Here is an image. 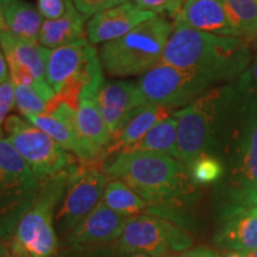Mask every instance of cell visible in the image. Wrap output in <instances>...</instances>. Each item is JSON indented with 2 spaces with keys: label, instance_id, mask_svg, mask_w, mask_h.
Instances as JSON below:
<instances>
[{
  "label": "cell",
  "instance_id": "obj_11",
  "mask_svg": "<svg viewBox=\"0 0 257 257\" xmlns=\"http://www.w3.org/2000/svg\"><path fill=\"white\" fill-rule=\"evenodd\" d=\"M172 224L170 220L149 213L130 217L119 239L113 243L123 252L163 257L170 249L168 233Z\"/></svg>",
  "mask_w": 257,
  "mask_h": 257
},
{
  "label": "cell",
  "instance_id": "obj_24",
  "mask_svg": "<svg viewBox=\"0 0 257 257\" xmlns=\"http://www.w3.org/2000/svg\"><path fill=\"white\" fill-rule=\"evenodd\" d=\"M155 152L178 159V118L173 113L144 136L126 152ZM179 160V159H178Z\"/></svg>",
  "mask_w": 257,
  "mask_h": 257
},
{
  "label": "cell",
  "instance_id": "obj_43",
  "mask_svg": "<svg viewBox=\"0 0 257 257\" xmlns=\"http://www.w3.org/2000/svg\"><path fill=\"white\" fill-rule=\"evenodd\" d=\"M9 257H24V256H18V255H14V253H10Z\"/></svg>",
  "mask_w": 257,
  "mask_h": 257
},
{
  "label": "cell",
  "instance_id": "obj_26",
  "mask_svg": "<svg viewBox=\"0 0 257 257\" xmlns=\"http://www.w3.org/2000/svg\"><path fill=\"white\" fill-rule=\"evenodd\" d=\"M101 201L112 211L127 218L147 213L149 208V204L142 197L118 179H112L108 181Z\"/></svg>",
  "mask_w": 257,
  "mask_h": 257
},
{
  "label": "cell",
  "instance_id": "obj_38",
  "mask_svg": "<svg viewBox=\"0 0 257 257\" xmlns=\"http://www.w3.org/2000/svg\"><path fill=\"white\" fill-rule=\"evenodd\" d=\"M227 257H257V249L250 252H232Z\"/></svg>",
  "mask_w": 257,
  "mask_h": 257
},
{
  "label": "cell",
  "instance_id": "obj_21",
  "mask_svg": "<svg viewBox=\"0 0 257 257\" xmlns=\"http://www.w3.org/2000/svg\"><path fill=\"white\" fill-rule=\"evenodd\" d=\"M67 2V11L62 17L55 21H44L42 24L38 44L47 49L68 46L74 42L83 40L86 18L75 9L72 0Z\"/></svg>",
  "mask_w": 257,
  "mask_h": 257
},
{
  "label": "cell",
  "instance_id": "obj_44",
  "mask_svg": "<svg viewBox=\"0 0 257 257\" xmlns=\"http://www.w3.org/2000/svg\"><path fill=\"white\" fill-rule=\"evenodd\" d=\"M178 257H186L185 255H182V256H178Z\"/></svg>",
  "mask_w": 257,
  "mask_h": 257
},
{
  "label": "cell",
  "instance_id": "obj_41",
  "mask_svg": "<svg viewBox=\"0 0 257 257\" xmlns=\"http://www.w3.org/2000/svg\"><path fill=\"white\" fill-rule=\"evenodd\" d=\"M6 30V24H5V18H4V14L0 10V32Z\"/></svg>",
  "mask_w": 257,
  "mask_h": 257
},
{
  "label": "cell",
  "instance_id": "obj_10",
  "mask_svg": "<svg viewBox=\"0 0 257 257\" xmlns=\"http://www.w3.org/2000/svg\"><path fill=\"white\" fill-rule=\"evenodd\" d=\"M99 54L87 40L51 49L47 61V82L59 93L68 80L80 78L85 81L81 96H98L104 85Z\"/></svg>",
  "mask_w": 257,
  "mask_h": 257
},
{
  "label": "cell",
  "instance_id": "obj_42",
  "mask_svg": "<svg viewBox=\"0 0 257 257\" xmlns=\"http://www.w3.org/2000/svg\"><path fill=\"white\" fill-rule=\"evenodd\" d=\"M14 2L15 0H0V10H2V11H4V10Z\"/></svg>",
  "mask_w": 257,
  "mask_h": 257
},
{
  "label": "cell",
  "instance_id": "obj_32",
  "mask_svg": "<svg viewBox=\"0 0 257 257\" xmlns=\"http://www.w3.org/2000/svg\"><path fill=\"white\" fill-rule=\"evenodd\" d=\"M74 6L85 18L93 17L99 12L114 8L128 0H72Z\"/></svg>",
  "mask_w": 257,
  "mask_h": 257
},
{
  "label": "cell",
  "instance_id": "obj_3",
  "mask_svg": "<svg viewBox=\"0 0 257 257\" xmlns=\"http://www.w3.org/2000/svg\"><path fill=\"white\" fill-rule=\"evenodd\" d=\"M173 24L161 63L206 72L219 82L237 81L251 63L253 51L245 38L212 35Z\"/></svg>",
  "mask_w": 257,
  "mask_h": 257
},
{
  "label": "cell",
  "instance_id": "obj_5",
  "mask_svg": "<svg viewBox=\"0 0 257 257\" xmlns=\"http://www.w3.org/2000/svg\"><path fill=\"white\" fill-rule=\"evenodd\" d=\"M72 166L41 182L36 197L16 226L14 239L8 244L10 253L24 257L56 256L59 237L54 227V213L63 199Z\"/></svg>",
  "mask_w": 257,
  "mask_h": 257
},
{
  "label": "cell",
  "instance_id": "obj_2",
  "mask_svg": "<svg viewBox=\"0 0 257 257\" xmlns=\"http://www.w3.org/2000/svg\"><path fill=\"white\" fill-rule=\"evenodd\" d=\"M217 150H223L230 157L223 214L256 206L257 94L237 93Z\"/></svg>",
  "mask_w": 257,
  "mask_h": 257
},
{
  "label": "cell",
  "instance_id": "obj_25",
  "mask_svg": "<svg viewBox=\"0 0 257 257\" xmlns=\"http://www.w3.org/2000/svg\"><path fill=\"white\" fill-rule=\"evenodd\" d=\"M24 119L47 134L66 152H72L76 159H81V146L75 131V124L69 123L54 114L28 115Z\"/></svg>",
  "mask_w": 257,
  "mask_h": 257
},
{
  "label": "cell",
  "instance_id": "obj_19",
  "mask_svg": "<svg viewBox=\"0 0 257 257\" xmlns=\"http://www.w3.org/2000/svg\"><path fill=\"white\" fill-rule=\"evenodd\" d=\"M217 248L231 252H250L257 249V205L223 214L214 233Z\"/></svg>",
  "mask_w": 257,
  "mask_h": 257
},
{
  "label": "cell",
  "instance_id": "obj_4",
  "mask_svg": "<svg viewBox=\"0 0 257 257\" xmlns=\"http://www.w3.org/2000/svg\"><path fill=\"white\" fill-rule=\"evenodd\" d=\"M237 93L234 85L213 87L174 112L178 118V159L186 167L197 157L216 152Z\"/></svg>",
  "mask_w": 257,
  "mask_h": 257
},
{
  "label": "cell",
  "instance_id": "obj_16",
  "mask_svg": "<svg viewBox=\"0 0 257 257\" xmlns=\"http://www.w3.org/2000/svg\"><path fill=\"white\" fill-rule=\"evenodd\" d=\"M173 23L221 36L240 37L221 0H186L173 16Z\"/></svg>",
  "mask_w": 257,
  "mask_h": 257
},
{
  "label": "cell",
  "instance_id": "obj_27",
  "mask_svg": "<svg viewBox=\"0 0 257 257\" xmlns=\"http://www.w3.org/2000/svg\"><path fill=\"white\" fill-rule=\"evenodd\" d=\"M239 36L250 40L257 27V0H221Z\"/></svg>",
  "mask_w": 257,
  "mask_h": 257
},
{
  "label": "cell",
  "instance_id": "obj_17",
  "mask_svg": "<svg viewBox=\"0 0 257 257\" xmlns=\"http://www.w3.org/2000/svg\"><path fill=\"white\" fill-rule=\"evenodd\" d=\"M173 111V108L162 105H143L138 107L126 124L111 137L110 143L94 162L105 165L112 155L126 152L140 142L156 124L174 113Z\"/></svg>",
  "mask_w": 257,
  "mask_h": 257
},
{
  "label": "cell",
  "instance_id": "obj_8",
  "mask_svg": "<svg viewBox=\"0 0 257 257\" xmlns=\"http://www.w3.org/2000/svg\"><path fill=\"white\" fill-rule=\"evenodd\" d=\"M3 131L41 182L63 172L78 161L23 117L9 115Z\"/></svg>",
  "mask_w": 257,
  "mask_h": 257
},
{
  "label": "cell",
  "instance_id": "obj_36",
  "mask_svg": "<svg viewBox=\"0 0 257 257\" xmlns=\"http://www.w3.org/2000/svg\"><path fill=\"white\" fill-rule=\"evenodd\" d=\"M185 256L186 257H221L219 253L213 251V250L208 248H202V246L189 250V251L185 253Z\"/></svg>",
  "mask_w": 257,
  "mask_h": 257
},
{
  "label": "cell",
  "instance_id": "obj_20",
  "mask_svg": "<svg viewBox=\"0 0 257 257\" xmlns=\"http://www.w3.org/2000/svg\"><path fill=\"white\" fill-rule=\"evenodd\" d=\"M37 192H25L0 168V238L6 245L14 239L16 226Z\"/></svg>",
  "mask_w": 257,
  "mask_h": 257
},
{
  "label": "cell",
  "instance_id": "obj_22",
  "mask_svg": "<svg viewBox=\"0 0 257 257\" xmlns=\"http://www.w3.org/2000/svg\"><path fill=\"white\" fill-rule=\"evenodd\" d=\"M6 30L22 40L38 43L43 18L37 8L25 0H15L4 11Z\"/></svg>",
  "mask_w": 257,
  "mask_h": 257
},
{
  "label": "cell",
  "instance_id": "obj_40",
  "mask_svg": "<svg viewBox=\"0 0 257 257\" xmlns=\"http://www.w3.org/2000/svg\"><path fill=\"white\" fill-rule=\"evenodd\" d=\"M10 255V250L8 248V245L3 242L2 238H0V257H9Z\"/></svg>",
  "mask_w": 257,
  "mask_h": 257
},
{
  "label": "cell",
  "instance_id": "obj_37",
  "mask_svg": "<svg viewBox=\"0 0 257 257\" xmlns=\"http://www.w3.org/2000/svg\"><path fill=\"white\" fill-rule=\"evenodd\" d=\"M10 78V73H9V66L8 62H6L5 55L3 53L2 47H0V85L8 80Z\"/></svg>",
  "mask_w": 257,
  "mask_h": 257
},
{
  "label": "cell",
  "instance_id": "obj_30",
  "mask_svg": "<svg viewBox=\"0 0 257 257\" xmlns=\"http://www.w3.org/2000/svg\"><path fill=\"white\" fill-rule=\"evenodd\" d=\"M57 257H140V252H123L114 243L91 246H68Z\"/></svg>",
  "mask_w": 257,
  "mask_h": 257
},
{
  "label": "cell",
  "instance_id": "obj_35",
  "mask_svg": "<svg viewBox=\"0 0 257 257\" xmlns=\"http://www.w3.org/2000/svg\"><path fill=\"white\" fill-rule=\"evenodd\" d=\"M236 88L243 93L257 94V55H253L251 63L234 83Z\"/></svg>",
  "mask_w": 257,
  "mask_h": 257
},
{
  "label": "cell",
  "instance_id": "obj_9",
  "mask_svg": "<svg viewBox=\"0 0 257 257\" xmlns=\"http://www.w3.org/2000/svg\"><path fill=\"white\" fill-rule=\"evenodd\" d=\"M102 167L104 165L100 163L80 160L72 166L68 185L55 219L56 229L64 238L101 200L106 185L111 180Z\"/></svg>",
  "mask_w": 257,
  "mask_h": 257
},
{
  "label": "cell",
  "instance_id": "obj_18",
  "mask_svg": "<svg viewBox=\"0 0 257 257\" xmlns=\"http://www.w3.org/2000/svg\"><path fill=\"white\" fill-rule=\"evenodd\" d=\"M0 47L6 62L18 63L30 70L40 85L43 98L47 101L51 100L55 92L47 82V61L50 49L43 48L35 42L16 37L8 30L0 32Z\"/></svg>",
  "mask_w": 257,
  "mask_h": 257
},
{
  "label": "cell",
  "instance_id": "obj_31",
  "mask_svg": "<svg viewBox=\"0 0 257 257\" xmlns=\"http://www.w3.org/2000/svg\"><path fill=\"white\" fill-rule=\"evenodd\" d=\"M186 0H133L138 8L156 15L168 14L173 17L181 9Z\"/></svg>",
  "mask_w": 257,
  "mask_h": 257
},
{
  "label": "cell",
  "instance_id": "obj_1",
  "mask_svg": "<svg viewBox=\"0 0 257 257\" xmlns=\"http://www.w3.org/2000/svg\"><path fill=\"white\" fill-rule=\"evenodd\" d=\"M105 173L131 187L148 204L154 214L191 197L193 184L181 161L155 152H123L105 162Z\"/></svg>",
  "mask_w": 257,
  "mask_h": 257
},
{
  "label": "cell",
  "instance_id": "obj_29",
  "mask_svg": "<svg viewBox=\"0 0 257 257\" xmlns=\"http://www.w3.org/2000/svg\"><path fill=\"white\" fill-rule=\"evenodd\" d=\"M44 98L34 87L15 85V106L22 117L44 114L47 110Z\"/></svg>",
  "mask_w": 257,
  "mask_h": 257
},
{
  "label": "cell",
  "instance_id": "obj_14",
  "mask_svg": "<svg viewBox=\"0 0 257 257\" xmlns=\"http://www.w3.org/2000/svg\"><path fill=\"white\" fill-rule=\"evenodd\" d=\"M96 100L112 136L126 124L138 107L144 105L137 83L124 80L106 81Z\"/></svg>",
  "mask_w": 257,
  "mask_h": 257
},
{
  "label": "cell",
  "instance_id": "obj_6",
  "mask_svg": "<svg viewBox=\"0 0 257 257\" xmlns=\"http://www.w3.org/2000/svg\"><path fill=\"white\" fill-rule=\"evenodd\" d=\"M173 29V22L157 15L120 38L104 43L98 53L102 68L115 78L143 75L161 63Z\"/></svg>",
  "mask_w": 257,
  "mask_h": 257
},
{
  "label": "cell",
  "instance_id": "obj_33",
  "mask_svg": "<svg viewBox=\"0 0 257 257\" xmlns=\"http://www.w3.org/2000/svg\"><path fill=\"white\" fill-rule=\"evenodd\" d=\"M15 107V83L11 78L0 85V136H4V123L8 114Z\"/></svg>",
  "mask_w": 257,
  "mask_h": 257
},
{
  "label": "cell",
  "instance_id": "obj_34",
  "mask_svg": "<svg viewBox=\"0 0 257 257\" xmlns=\"http://www.w3.org/2000/svg\"><path fill=\"white\" fill-rule=\"evenodd\" d=\"M37 10L44 21H55L67 11L66 0H37Z\"/></svg>",
  "mask_w": 257,
  "mask_h": 257
},
{
  "label": "cell",
  "instance_id": "obj_7",
  "mask_svg": "<svg viewBox=\"0 0 257 257\" xmlns=\"http://www.w3.org/2000/svg\"><path fill=\"white\" fill-rule=\"evenodd\" d=\"M217 83L219 81L206 72L160 63L141 75L137 87L144 105H162L175 110L195 101Z\"/></svg>",
  "mask_w": 257,
  "mask_h": 257
},
{
  "label": "cell",
  "instance_id": "obj_15",
  "mask_svg": "<svg viewBox=\"0 0 257 257\" xmlns=\"http://www.w3.org/2000/svg\"><path fill=\"white\" fill-rule=\"evenodd\" d=\"M75 131L81 146L80 161L94 162L112 137L96 96H82L80 99L75 114Z\"/></svg>",
  "mask_w": 257,
  "mask_h": 257
},
{
  "label": "cell",
  "instance_id": "obj_12",
  "mask_svg": "<svg viewBox=\"0 0 257 257\" xmlns=\"http://www.w3.org/2000/svg\"><path fill=\"white\" fill-rule=\"evenodd\" d=\"M155 16L157 15L138 8L133 2H125L93 16L86 24L85 34L92 46L104 44L120 38Z\"/></svg>",
  "mask_w": 257,
  "mask_h": 257
},
{
  "label": "cell",
  "instance_id": "obj_13",
  "mask_svg": "<svg viewBox=\"0 0 257 257\" xmlns=\"http://www.w3.org/2000/svg\"><path fill=\"white\" fill-rule=\"evenodd\" d=\"M128 218L108 208L101 200L64 238L67 246L110 244L119 239Z\"/></svg>",
  "mask_w": 257,
  "mask_h": 257
},
{
  "label": "cell",
  "instance_id": "obj_23",
  "mask_svg": "<svg viewBox=\"0 0 257 257\" xmlns=\"http://www.w3.org/2000/svg\"><path fill=\"white\" fill-rule=\"evenodd\" d=\"M0 168L25 192L36 193L40 189L41 181L5 136H0Z\"/></svg>",
  "mask_w": 257,
  "mask_h": 257
},
{
  "label": "cell",
  "instance_id": "obj_28",
  "mask_svg": "<svg viewBox=\"0 0 257 257\" xmlns=\"http://www.w3.org/2000/svg\"><path fill=\"white\" fill-rule=\"evenodd\" d=\"M192 181L197 185H208L218 181L224 174V163L211 154L199 156L187 167Z\"/></svg>",
  "mask_w": 257,
  "mask_h": 257
},
{
  "label": "cell",
  "instance_id": "obj_39",
  "mask_svg": "<svg viewBox=\"0 0 257 257\" xmlns=\"http://www.w3.org/2000/svg\"><path fill=\"white\" fill-rule=\"evenodd\" d=\"M249 43H250V46H251L253 55H257V27L255 29V31H253L252 37L249 40Z\"/></svg>",
  "mask_w": 257,
  "mask_h": 257
}]
</instances>
